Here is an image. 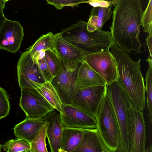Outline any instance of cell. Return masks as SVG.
<instances>
[{
  "label": "cell",
  "instance_id": "6da1fadb",
  "mask_svg": "<svg viewBox=\"0 0 152 152\" xmlns=\"http://www.w3.org/2000/svg\"><path fill=\"white\" fill-rule=\"evenodd\" d=\"M113 13L110 28L114 43L126 53H142L140 39L143 11L141 0H118Z\"/></svg>",
  "mask_w": 152,
  "mask_h": 152
},
{
  "label": "cell",
  "instance_id": "7a4b0ae2",
  "mask_svg": "<svg viewBox=\"0 0 152 152\" xmlns=\"http://www.w3.org/2000/svg\"><path fill=\"white\" fill-rule=\"evenodd\" d=\"M110 48L116 63L119 77L132 105L143 111L146 91L141 71V59L134 61L127 53L114 42Z\"/></svg>",
  "mask_w": 152,
  "mask_h": 152
},
{
  "label": "cell",
  "instance_id": "3957f363",
  "mask_svg": "<svg viewBox=\"0 0 152 152\" xmlns=\"http://www.w3.org/2000/svg\"><path fill=\"white\" fill-rule=\"evenodd\" d=\"M87 22L79 20L60 33L67 41L83 51L91 53L109 50L114 42L110 32L98 29L87 30Z\"/></svg>",
  "mask_w": 152,
  "mask_h": 152
},
{
  "label": "cell",
  "instance_id": "277c9868",
  "mask_svg": "<svg viewBox=\"0 0 152 152\" xmlns=\"http://www.w3.org/2000/svg\"><path fill=\"white\" fill-rule=\"evenodd\" d=\"M105 94L114 110L119 125L121 137L119 152H129L128 137L129 109L132 105L121 79L106 85Z\"/></svg>",
  "mask_w": 152,
  "mask_h": 152
},
{
  "label": "cell",
  "instance_id": "5b68a950",
  "mask_svg": "<svg viewBox=\"0 0 152 152\" xmlns=\"http://www.w3.org/2000/svg\"><path fill=\"white\" fill-rule=\"evenodd\" d=\"M99 136L110 152H118L120 145L119 125L112 106L106 94L95 116Z\"/></svg>",
  "mask_w": 152,
  "mask_h": 152
},
{
  "label": "cell",
  "instance_id": "8992f818",
  "mask_svg": "<svg viewBox=\"0 0 152 152\" xmlns=\"http://www.w3.org/2000/svg\"><path fill=\"white\" fill-rule=\"evenodd\" d=\"M19 105L26 117L45 118L55 108L36 89L26 88L21 89Z\"/></svg>",
  "mask_w": 152,
  "mask_h": 152
},
{
  "label": "cell",
  "instance_id": "52a82bcc",
  "mask_svg": "<svg viewBox=\"0 0 152 152\" xmlns=\"http://www.w3.org/2000/svg\"><path fill=\"white\" fill-rule=\"evenodd\" d=\"M106 85L90 86L77 90L71 105L95 118L105 95Z\"/></svg>",
  "mask_w": 152,
  "mask_h": 152
},
{
  "label": "cell",
  "instance_id": "ba28073f",
  "mask_svg": "<svg viewBox=\"0 0 152 152\" xmlns=\"http://www.w3.org/2000/svg\"><path fill=\"white\" fill-rule=\"evenodd\" d=\"M84 61L105 81L106 85L119 77L116 63L110 50L95 53L84 51Z\"/></svg>",
  "mask_w": 152,
  "mask_h": 152
},
{
  "label": "cell",
  "instance_id": "9c48e42d",
  "mask_svg": "<svg viewBox=\"0 0 152 152\" xmlns=\"http://www.w3.org/2000/svg\"><path fill=\"white\" fill-rule=\"evenodd\" d=\"M146 127L142 111L131 105L129 109L127 132L129 151L145 152Z\"/></svg>",
  "mask_w": 152,
  "mask_h": 152
},
{
  "label": "cell",
  "instance_id": "30bf717a",
  "mask_svg": "<svg viewBox=\"0 0 152 152\" xmlns=\"http://www.w3.org/2000/svg\"><path fill=\"white\" fill-rule=\"evenodd\" d=\"M79 66L73 69L64 66L62 71L51 82L63 104H70L72 102L76 91V77Z\"/></svg>",
  "mask_w": 152,
  "mask_h": 152
},
{
  "label": "cell",
  "instance_id": "8fae6325",
  "mask_svg": "<svg viewBox=\"0 0 152 152\" xmlns=\"http://www.w3.org/2000/svg\"><path fill=\"white\" fill-rule=\"evenodd\" d=\"M54 42L56 51L67 69H75L84 61V51L65 39L60 33L54 34Z\"/></svg>",
  "mask_w": 152,
  "mask_h": 152
},
{
  "label": "cell",
  "instance_id": "7c38bea8",
  "mask_svg": "<svg viewBox=\"0 0 152 152\" xmlns=\"http://www.w3.org/2000/svg\"><path fill=\"white\" fill-rule=\"evenodd\" d=\"M24 36L20 22L6 19L0 30V49L14 53L19 50Z\"/></svg>",
  "mask_w": 152,
  "mask_h": 152
},
{
  "label": "cell",
  "instance_id": "4fadbf2b",
  "mask_svg": "<svg viewBox=\"0 0 152 152\" xmlns=\"http://www.w3.org/2000/svg\"><path fill=\"white\" fill-rule=\"evenodd\" d=\"M18 78L20 89L26 88L31 81L43 83L45 82L38 64L34 63L28 52H23L17 66Z\"/></svg>",
  "mask_w": 152,
  "mask_h": 152
},
{
  "label": "cell",
  "instance_id": "5bb4252c",
  "mask_svg": "<svg viewBox=\"0 0 152 152\" xmlns=\"http://www.w3.org/2000/svg\"><path fill=\"white\" fill-rule=\"evenodd\" d=\"M60 113L64 127L88 129L96 127L95 118L70 104H62Z\"/></svg>",
  "mask_w": 152,
  "mask_h": 152
},
{
  "label": "cell",
  "instance_id": "9a60e30c",
  "mask_svg": "<svg viewBox=\"0 0 152 152\" xmlns=\"http://www.w3.org/2000/svg\"><path fill=\"white\" fill-rule=\"evenodd\" d=\"M48 123L46 130V137L51 152H61V142L62 130L64 127L61 121L60 114L56 111L49 113L45 118Z\"/></svg>",
  "mask_w": 152,
  "mask_h": 152
},
{
  "label": "cell",
  "instance_id": "2e32d148",
  "mask_svg": "<svg viewBox=\"0 0 152 152\" xmlns=\"http://www.w3.org/2000/svg\"><path fill=\"white\" fill-rule=\"evenodd\" d=\"M83 129L81 142L73 152H110L102 141L96 128Z\"/></svg>",
  "mask_w": 152,
  "mask_h": 152
},
{
  "label": "cell",
  "instance_id": "e0dca14e",
  "mask_svg": "<svg viewBox=\"0 0 152 152\" xmlns=\"http://www.w3.org/2000/svg\"><path fill=\"white\" fill-rule=\"evenodd\" d=\"M76 91L90 86L106 85L105 81L85 61L79 66L75 80Z\"/></svg>",
  "mask_w": 152,
  "mask_h": 152
},
{
  "label": "cell",
  "instance_id": "ac0fdd59",
  "mask_svg": "<svg viewBox=\"0 0 152 152\" xmlns=\"http://www.w3.org/2000/svg\"><path fill=\"white\" fill-rule=\"evenodd\" d=\"M45 122V118L26 117L24 120L15 126L14 134L17 138L25 139L31 142Z\"/></svg>",
  "mask_w": 152,
  "mask_h": 152
},
{
  "label": "cell",
  "instance_id": "d6986e66",
  "mask_svg": "<svg viewBox=\"0 0 152 152\" xmlns=\"http://www.w3.org/2000/svg\"><path fill=\"white\" fill-rule=\"evenodd\" d=\"M84 134L83 128L64 127L61 142V152H73L79 145Z\"/></svg>",
  "mask_w": 152,
  "mask_h": 152
},
{
  "label": "cell",
  "instance_id": "ffe728a7",
  "mask_svg": "<svg viewBox=\"0 0 152 152\" xmlns=\"http://www.w3.org/2000/svg\"><path fill=\"white\" fill-rule=\"evenodd\" d=\"M26 88H33L36 89L55 109L59 112L61 111L63 104L50 82L41 83L31 81L28 83Z\"/></svg>",
  "mask_w": 152,
  "mask_h": 152
},
{
  "label": "cell",
  "instance_id": "44dd1931",
  "mask_svg": "<svg viewBox=\"0 0 152 152\" xmlns=\"http://www.w3.org/2000/svg\"><path fill=\"white\" fill-rule=\"evenodd\" d=\"M54 36V34L51 32L42 35L27 50L32 56L36 53L49 49H55Z\"/></svg>",
  "mask_w": 152,
  "mask_h": 152
},
{
  "label": "cell",
  "instance_id": "7402d4cb",
  "mask_svg": "<svg viewBox=\"0 0 152 152\" xmlns=\"http://www.w3.org/2000/svg\"><path fill=\"white\" fill-rule=\"evenodd\" d=\"M45 58L53 77L63 70L64 67L63 62L55 49L46 50Z\"/></svg>",
  "mask_w": 152,
  "mask_h": 152
},
{
  "label": "cell",
  "instance_id": "603a6c76",
  "mask_svg": "<svg viewBox=\"0 0 152 152\" xmlns=\"http://www.w3.org/2000/svg\"><path fill=\"white\" fill-rule=\"evenodd\" d=\"M48 122H45L35 137L30 142V152H48L46 143V130Z\"/></svg>",
  "mask_w": 152,
  "mask_h": 152
},
{
  "label": "cell",
  "instance_id": "cb8c5ba5",
  "mask_svg": "<svg viewBox=\"0 0 152 152\" xmlns=\"http://www.w3.org/2000/svg\"><path fill=\"white\" fill-rule=\"evenodd\" d=\"M149 63V67L145 75V91L146 92L147 109L148 111V115L149 121L152 123V58L148 56L146 60Z\"/></svg>",
  "mask_w": 152,
  "mask_h": 152
},
{
  "label": "cell",
  "instance_id": "d4e9b609",
  "mask_svg": "<svg viewBox=\"0 0 152 152\" xmlns=\"http://www.w3.org/2000/svg\"><path fill=\"white\" fill-rule=\"evenodd\" d=\"M4 151L8 152H30V142L23 138H18L10 140L2 145Z\"/></svg>",
  "mask_w": 152,
  "mask_h": 152
},
{
  "label": "cell",
  "instance_id": "484cf974",
  "mask_svg": "<svg viewBox=\"0 0 152 152\" xmlns=\"http://www.w3.org/2000/svg\"><path fill=\"white\" fill-rule=\"evenodd\" d=\"M152 0H149L147 7L143 11L141 18V26L143 31L152 34Z\"/></svg>",
  "mask_w": 152,
  "mask_h": 152
},
{
  "label": "cell",
  "instance_id": "4316f807",
  "mask_svg": "<svg viewBox=\"0 0 152 152\" xmlns=\"http://www.w3.org/2000/svg\"><path fill=\"white\" fill-rule=\"evenodd\" d=\"M45 0L47 4L53 6L57 9L61 10L65 7H77L80 4L86 3L89 0Z\"/></svg>",
  "mask_w": 152,
  "mask_h": 152
},
{
  "label": "cell",
  "instance_id": "83f0119b",
  "mask_svg": "<svg viewBox=\"0 0 152 152\" xmlns=\"http://www.w3.org/2000/svg\"><path fill=\"white\" fill-rule=\"evenodd\" d=\"M111 7H93L90 12V16H96L102 20L103 24L109 20L112 14Z\"/></svg>",
  "mask_w": 152,
  "mask_h": 152
},
{
  "label": "cell",
  "instance_id": "f1b7e54d",
  "mask_svg": "<svg viewBox=\"0 0 152 152\" xmlns=\"http://www.w3.org/2000/svg\"><path fill=\"white\" fill-rule=\"evenodd\" d=\"M10 108L7 94L3 88L0 87V119L8 115Z\"/></svg>",
  "mask_w": 152,
  "mask_h": 152
},
{
  "label": "cell",
  "instance_id": "f546056e",
  "mask_svg": "<svg viewBox=\"0 0 152 152\" xmlns=\"http://www.w3.org/2000/svg\"><path fill=\"white\" fill-rule=\"evenodd\" d=\"M38 64L39 71L45 80V82H51L53 77L46 62L45 56L38 60Z\"/></svg>",
  "mask_w": 152,
  "mask_h": 152
},
{
  "label": "cell",
  "instance_id": "4dcf8cb0",
  "mask_svg": "<svg viewBox=\"0 0 152 152\" xmlns=\"http://www.w3.org/2000/svg\"><path fill=\"white\" fill-rule=\"evenodd\" d=\"M104 25L101 20L99 17L90 16L87 22V29L90 32H92L98 29H102Z\"/></svg>",
  "mask_w": 152,
  "mask_h": 152
},
{
  "label": "cell",
  "instance_id": "1f68e13d",
  "mask_svg": "<svg viewBox=\"0 0 152 152\" xmlns=\"http://www.w3.org/2000/svg\"><path fill=\"white\" fill-rule=\"evenodd\" d=\"M86 3L89 4L93 7H112L109 2L100 0H89Z\"/></svg>",
  "mask_w": 152,
  "mask_h": 152
},
{
  "label": "cell",
  "instance_id": "d6a6232c",
  "mask_svg": "<svg viewBox=\"0 0 152 152\" xmlns=\"http://www.w3.org/2000/svg\"><path fill=\"white\" fill-rule=\"evenodd\" d=\"M5 4L3 0H0V30L6 19L3 12Z\"/></svg>",
  "mask_w": 152,
  "mask_h": 152
},
{
  "label": "cell",
  "instance_id": "836d02e7",
  "mask_svg": "<svg viewBox=\"0 0 152 152\" xmlns=\"http://www.w3.org/2000/svg\"><path fill=\"white\" fill-rule=\"evenodd\" d=\"M152 34H149L147 37L146 43L148 48L151 57H152Z\"/></svg>",
  "mask_w": 152,
  "mask_h": 152
},
{
  "label": "cell",
  "instance_id": "e575fe53",
  "mask_svg": "<svg viewBox=\"0 0 152 152\" xmlns=\"http://www.w3.org/2000/svg\"><path fill=\"white\" fill-rule=\"evenodd\" d=\"M105 1L111 3L112 6H115L117 3L118 0H100Z\"/></svg>",
  "mask_w": 152,
  "mask_h": 152
},
{
  "label": "cell",
  "instance_id": "d590c367",
  "mask_svg": "<svg viewBox=\"0 0 152 152\" xmlns=\"http://www.w3.org/2000/svg\"><path fill=\"white\" fill-rule=\"evenodd\" d=\"M152 152V145L147 147L146 148H145V152Z\"/></svg>",
  "mask_w": 152,
  "mask_h": 152
},
{
  "label": "cell",
  "instance_id": "8d00e7d4",
  "mask_svg": "<svg viewBox=\"0 0 152 152\" xmlns=\"http://www.w3.org/2000/svg\"><path fill=\"white\" fill-rule=\"evenodd\" d=\"M2 145L0 143V152H1V148L2 147Z\"/></svg>",
  "mask_w": 152,
  "mask_h": 152
},
{
  "label": "cell",
  "instance_id": "74e56055",
  "mask_svg": "<svg viewBox=\"0 0 152 152\" xmlns=\"http://www.w3.org/2000/svg\"><path fill=\"white\" fill-rule=\"evenodd\" d=\"M3 0L4 1V3H6L7 1H9V0Z\"/></svg>",
  "mask_w": 152,
  "mask_h": 152
},
{
  "label": "cell",
  "instance_id": "f35d334b",
  "mask_svg": "<svg viewBox=\"0 0 152 152\" xmlns=\"http://www.w3.org/2000/svg\"></svg>",
  "mask_w": 152,
  "mask_h": 152
}]
</instances>
